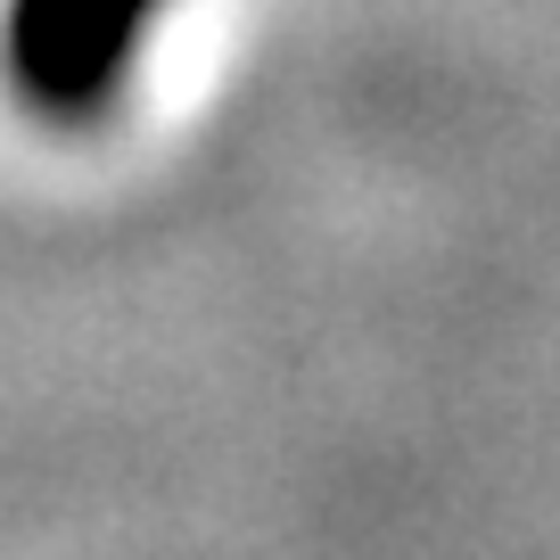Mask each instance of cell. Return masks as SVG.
I'll use <instances>...</instances> for the list:
<instances>
[{
    "label": "cell",
    "instance_id": "1",
    "mask_svg": "<svg viewBox=\"0 0 560 560\" xmlns=\"http://www.w3.org/2000/svg\"><path fill=\"white\" fill-rule=\"evenodd\" d=\"M174 0H0V83L42 124H100Z\"/></svg>",
    "mask_w": 560,
    "mask_h": 560
}]
</instances>
